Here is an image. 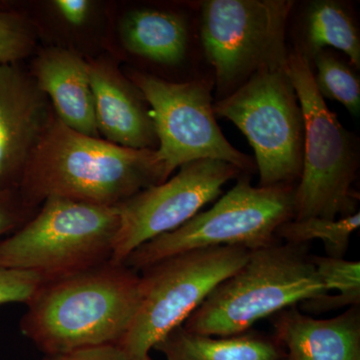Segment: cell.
Listing matches in <instances>:
<instances>
[{
    "label": "cell",
    "instance_id": "obj_4",
    "mask_svg": "<svg viewBox=\"0 0 360 360\" xmlns=\"http://www.w3.org/2000/svg\"><path fill=\"white\" fill-rule=\"evenodd\" d=\"M302 49L288 52V72L304 122L302 170L295 188L293 219L335 220L356 213L354 189L359 167V141L329 110Z\"/></svg>",
    "mask_w": 360,
    "mask_h": 360
},
{
    "label": "cell",
    "instance_id": "obj_11",
    "mask_svg": "<svg viewBox=\"0 0 360 360\" xmlns=\"http://www.w3.org/2000/svg\"><path fill=\"white\" fill-rule=\"evenodd\" d=\"M245 172L221 160L186 163L167 181L148 187L117 205L120 226L111 262L123 264L135 250L174 231L217 200L229 180Z\"/></svg>",
    "mask_w": 360,
    "mask_h": 360
},
{
    "label": "cell",
    "instance_id": "obj_1",
    "mask_svg": "<svg viewBox=\"0 0 360 360\" xmlns=\"http://www.w3.org/2000/svg\"><path fill=\"white\" fill-rule=\"evenodd\" d=\"M155 149H134L79 134L52 113L28 158L18 191L37 210L51 198L117 206L167 181Z\"/></svg>",
    "mask_w": 360,
    "mask_h": 360
},
{
    "label": "cell",
    "instance_id": "obj_9",
    "mask_svg": "<svg viewBox=\"0 0 360 360\" xmlns=\"http://www.w3.org/2000/svg\"><path fill=\"white\" fill-rule=\"evenodd\" d=\"M290 0H206L201 4L200 39L214 68L219 99L264 66L288 59L285 30Z\"/></svg>",
    "mask_w": 360,
    "mask_h": 360
},
{
    "label": "cell",
    "instance_id": "obj_23",
    "mask_svg": "<svg viewBox=\"0 0 360 360\" xmlns=\"http://www.w3.org/2000/svg\"><path fill=\"white\" fill-rule=\"evenodd\" d=\"M42 281L34 272L0 266V305L27 302Z\"/></svg>",
    "mask_w": 360,
    "mask_h": 360
},
{
    "label": "cell",
    "instance_id": "obj_14",
    "mask_svg": "<svg viewBox=\"0 0 360 360\" xmlns=\"http://www.w3.org/2000/svg\"><path fill=\"white\" fill-rule=\"evenodd\" d=\"M270 319L288 360H360L359 305L328 319H314L293 305Z\"/></svg>",
    "mask_w": 360,
    "mask_h": 360
},
{
    "label": "cell",
    "instance_id": "obj_5",
    "mask_svg": "<svg viewBox=\"0 0 360 360\" xmlns=\"http://www.w3.org/2000/svg\"><path fill=\"white\" fill-rule=\"evenodd\" d=\"M20 229L0 240V266L44 281L111 260L120 226L117 206L51 198Z\"/></svg>",
    "mask_w": 360,
    "mask_h": 360
},
{
    "label": "cell",
    "instance_id": "obj_10",
    "mask_svg": "<svg viewBox=\"0 0 360 360\" xmlns=\"http://www.w3.org/2000/svg\"><path fill=\"white\" fill-rule=\"evenodd\" d=\"M130 80L150 105L156 155L167 179L177 168L201 160L225 161L245 174L257 168L250 156L229 143L217 124L212 79L172 82L134 71Z\"/></svg>",
    "mask_w": 360,
    "mask_h": 360
},
{
    "label": "cell",
    "instance_id": "obj_13",
    "mask_svg": "<svg viewBox=\"0 0 360 360\" xmlns=\"http://www.w3.org/2000/svg\"><path fill=\"white\" fill-rule=\"evenodd\" d=\"M87 63L99 135L124 148L155 149V125L139 89L108 61Z\"/></svg>",
    "mask_w": 360,
    "mask_h": 360
},
{
    "label": "cell",
    "instance_id": "obj_20",
    "mask_svg": "<svg viewBox=\"0 0 360 360\" xmlns=\"http://www.w3.org/2000/svg\"><path fill=\"white\" fill-rule=\"evenodd\" d=\"M359 225V212L335 220L321 217L291 219L277 229L276 238L295 245H309L310 241L317 239L324 243L328 257L345 258L350 238Z\"/></svg>",
    "mask_w": 360,
    "mask_h": 360
},
{
    "label": "cell",
    "instance_id": "obj_16",
    "mask_svg": "<svg viewBox=\"0 0 360 360\" xmlns=\"http://www.w3.org/2000/svg\"><path fill=\"white\" fill-rule=\"evenodd\" d=\"M153 349L167 360H286L285 352L274 335L251 329L220 338L191 333L180 326Z\"/></svg>",
    "mask_w": 360,
    "mask_h": 360
},
{
    "label": "cell",
    "instance_id": "obj_12",
    "mask_svg": "<svg viewBox=\"0 0 360 360\" xmlns=\"http://www.w3.org/2000/svg\"><path fill=\"white\" fill-rule=\"evenodd\" d=\"M52 113L30 72L18 63L0 65V189L18 191Z\"/></svg>",
    "mask_w": 360,
    "mask_h": 360
},
{
    "label": "cell",
    "instance_id": "obj_25",
    "mask_svg": "<svg viewBox=\"0 0 360 360\" xmlns=\"http://www.w3.org/2000/svg\"><path fill=\"white\" fill-rule=\"evenodd\" d=\"M42 360H130L118 345H103L75 350L68 354L47 355Z\"/></svg>",
    "mask_w": 360,
    "mask_h": 360
},
{
    "label": "cell",
    "instance_id": "obj_3",
    "mask_svg": "<svg viewBox=\"0 0 360 360\" xmlns=\"http://www.w3.org/2000/svg\"><path fill=\"white\" fill-rule=\"evenodd\" d=\"M309 245L277 240L250 251L240 269L224 279L182 326L208 336L250 330L262 319L328 295Z\"/></svg>",
    "mask_w": 360,
    "mask_h": 360
},
{
    "label": "cell",
    "instance_id": "obj_15",
    "mask_svg": "<svg viewBox=\"0 0 360 360\" xmlns=\"http://www.w3.org/2000/svg\"><path fill=\"white\" fill-rule=\"evenodd\" d=\"M30 72L63 124L99 137L87 61L68 49L51 47L35 58Z\"/></svg>",
    "mask_w": 360,
    "mask_h": 360
},
{
    "label": "cell",
    "instance_id": "obj_24",
    "mask_svg": "<svg viewBox=\"0 0 360 360\" xmlns=\"http://www.w3.org/2000/svg\"><path fill=\"white\" fill-rule=\"evenodd\" d=\"M34 210L23 205L18 191L0 189V240L32 219Z\"/></svg>",
    "mask_w": 360,
    "mask_h": 360
},
{
    "label": "cell",
    "instance_id": "obj_26",
    "mask_svg": "<svg viewBox=\"0 0 360 360\" xmlns=\"http://www.w3.org/2000/svg\"><path fill=\"white\" fill-rule=\"evenodd\" d=\"M53 6L71 25H84L89 16L90 4L86 0H56Z\"/></svg>",
    "mask_w": 360,
    "mask_h": 360
},
{
    "label": "cell",
    "instance_id": "obj_27",
    "mask_svg": "<svg viewBox=\"0 0 360 360\" xmlns=\"http://www.w3.org/2000/svg\"><path fill=\"white\" fill-rule=\"evenodd\" d=\"M286 360H288V359H286Z\"/></svg>",
    "mask_w": 360,
    "mask_h": 360
},
{
    "label": "cell",
    "instance_id": "obj_17",
    "mask_svg": "<svg viewBox=\"0 0 360 360\" xmlns=\"http://www.w3.org/2000/svg\"><path fill=\"white\" fill-rule=\"evenodd\" d=\"M120 33L131 53L161 65H176L188 46L186 20L169 11L139 9L123 18Z\"/></svg>",
    "mask_w": 360,
    "mask_h": 360
},
{
    "label": "cell",
    "instance_id": "obj_2",
    "mask_svg": "<svg viewBox=\"0 0 360 360\" xmlns=\"http://www.w3.org/2000/svg\"><path fill=\"white\" fill-rule=\"evenodd\" d=\"M139 302V272L110 260L42 281L26 302L20 330L45 356L118 345Z\"/></svg>",
    "mask_w": 360,
    "mask_h": 360
},
{
    "label": "cell",
    "instance_id": "obj_18",
    "mask_svg": "<svg viewBox=\"0 0 360 360\" xmlns=\"http://www.w3.org/2000/svg\"><path fill=\"white\" fill-rule=\"evenodd\" d=\"M305 47L310 59L328 47L342 51L350 65L360 68V37L354 18L345 6L333 0L310 2L305 13Z\"/></svg>",
    "mask_w": 360,
    "mask_h": 360
},
{
    "label": "cell",
    "instance_id": "obj_7",
    "mask_svg": "<svg viewBox=\"0 0 360 360\" xmlns=\"http://www.w3.org/2000/svg\"><path fill=\"white\" fill-rule=\"evenodd\" d=\"M296 184L253 186L243 174L212 207L179 229L135 250L123 264L139 272L165 258L214 246L258 250L276 241V231L295 219Z\"/></svg>",
    "mask_w": 360,
    "mask_h": 360
},
{
    "label": "cell",
    "instance_id": "obj_8",
    "mask_svg": "<svg viewBox=\"0 0 360 360\" xmlns=\"http://www.w3.org/2000/svg\"><path fill=\"white\" fill-rule=\"evenodd\" d=\"M215 116L236 125L255 155L259 186L297 184L302 170L304 122L288 59L270 63L213 104Z\"/></svg>",
    "mask_w": 360,
    "mask_h": 360
},
{
    "label": "cell",
    "instance_id": "obj_19",
    "mask_svg": "<svg viewBox=\"0 0 360 360\" xmlns=\"http://www.w3.org/2000/svg\"><path fill=\"white\" fill-rule=\"evenodd\" d=\"M312 262L319 276L326 283L328 292L338 291V295H328L307 300L297 305L303 314H324L343 307L360 305V262L324 255H312Z\"/></svg>",
    "mask_w": 360,
    "mask_h": 360
},
{
    "label": "cell",
    "instance_id": "obj_21",
    "mask_svg": "<svg viewBox=\"0 0 360 360\" xmlns=\"http://www.w3.org/2000/svg\"><path fill=\"white\" fill-rule=\"evenodd\" d=\"M310 59L314 63V79L321 96L342 104L355 117L359 116L360 80L350 65L328 49Z\"/></svg>",
    "mask_w": 360,
    "mask_h": 360
},
{
    "label": "cell",
    "instance_id": "obj_22",
    "mask_svg": "<svg viewBox=\"0 0 360 360\" xmlns=\"http://www.w3.org/2000/svg\"><path fill=\"white\" fill-rule=\"evenodd\" d=\"M34 34L23 14L0 9V65L18 63L32 52Z\"/></svg>",
    "mask_w": 360,
    "mask_h": 360
},
{
    "label": "cell",
    "instance_id": "obj_6",
    "mask_svg": "<svg viewBox=\"0 0 360 360\" xmlns=\"http://www.w3.org/2000/svg\"><path fill=\"white\" fill-rule=\"evenodd\" d=\"M250 251L226 245L200 248L141 270L139 307L118 347L130 360H151L155 345L182 326L220 283L240 269Z\"/></svg>",
    "mask_w": 360,
    "mask_h": 360
}]
</instances>
